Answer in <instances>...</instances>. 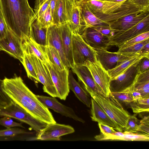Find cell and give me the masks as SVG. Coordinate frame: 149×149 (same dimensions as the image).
Segmentation results:
<instances>
[{
	"label": "cell",
	"mask_w": 149,
	"mask_h": 149,
	"mask_svg": "<svg viewBox=\"0 0 149 149\" xmlns=\"http://www.w3.org/2000/svg\"><path fill=\"white\" fill-rule=\"evenodd\" d=\"M4 91L14 102L36 119L47 124L56 123L48 108L27 86L20 76L3 80Z\"/></svg>",
	"instance_id": "1"
},
{
	"label": "cell",
	"mask_w": 149,
	"mask_h": 149,
	"mask_svg": "<svg viewBox=\"0 0 149 149\" xmlns=\"http://www.w3.org/2000/svg\"><path fill=\"white\" fill-rule=\"evenodd\" d=\"M0 7L8 29L22 41L28 39L35 15L28 0H0Z\"/></svg>",
	"instance_id": "2"
},
{
	"label": "cell",
	"mask_w": 149,
	"mask_h": 149,
	"mask_svg": "<svg viewBox=\"0 0 149 149\" xmlns=\"http://www.w3.org/2000/svg\"><path fill=\"white\" fill-rule=\"evenodd\" d=\"M84 2L97 18L107 23L130 14L149 11V0H125L120 2L86 0Z\"/></svg>",
	"instance_id": "3"
},
{
	"label": "cell",
	"mask_w": 149,
	"mask_h": 149,
	"mask_svg": "<svg viewBox=\"0 0 149 149\" xmlns=\"http://www.w3.org/2000/svg\"><path fill=\"white\" fill-rule=\"evenodd\" d=\"M87 92L115 123L117 130L122 132L130 115L121 103L111 93L106 97L92 91Z\"/></svg>",
	"instance_id": "4"
},
{
	"label": "cell",
	"mask_w": 149,
	"mask_h": 149,
	"mask_svg": "<svg viewBox=\"0 0 149 149\" xmlns=\"http://www.w3.org/2000/svg\"><path fill=\"white\" fill-rule=\"evenodd\" d=\"M5 116L24 123L30 126L31 129L38 132L47 124L35 118L14 102L5 108H0V117Z\"/></svg>",
	"instance_id": "5"
},
{
	"label": "cell",
	"mask_w": 149,
	"mask_h": 149,
	"mask_svg": "<svg viewBox=\"0 0 149 149\" xmlns=\"http://www.w3.org/2000/svg\"><path fill=\"white\" fill-rule=\"evenodd\" d=\"M72 40L74 64L83 65L87 60L93 62L97 61L95 50L84 41L81 35L72 32Z\"/></svg>",
	"instance_id": "6"
},
{
	"label": "cell",
	"mask_w": 149,
	"mask_h": 149,
	"mask_svg": "<svg viewBox=\"0 0 149 149\" xmlns=\"http://www.w3.org/2000/svg\"><path fill=\"white\" fill-rule=\"evenodd\" d=\"M25 54L33 65L38 81L43 85L44 92L51 97L59 98L58 93L45 64L34 55Z\"/></svg>",
	"instance_id": "7"
},
{
	"label": "cell",
	"mask_w": 149,
	"mask_h": 149,
	"mask_svg": "<svg viewBox=\"0 0 149 149\" xmlns=\"http://www.w3.org/2000/svg\"><path fill=\"white\" fill-rule=\"evenodd\" d=\"M51 78L59 95V98L65 100L70 92L68 84L69 69L66 68L63 70L59 69L47 59L45 63Z\"/></svg>",
	"instance_id": "8"
},
{
	"label": "cell",
	"mask_w": 149,
	"mask_h": 149,
	"mask_svg": "<svg viewBox=\"0 0 149 149\" xmlns=\"http://www.w3.org/2000/svg\"><path fill=\"white\" fill-rule=\"evenodd\" d=\"M148 31H149V15L128 29L115 33L110 38V45L118 47L125 41Z\"/></svg>",
	"instance_id": "9"
},
{
	"label": "cell",
	"mask_w": 149,
	"mask_h": 149,
	"mask_svg": "<svg viewBox=\"0 0 149 149\" xmlns=\"http://www.w3.org/2000/svg\"><path fill=\"white\" fill-rule=\"evenodd\" d=\"M82 65L87 67L95 81L104 93L107 96L109 95L111 93L110 89L111 79L107 70L98 61L93 62L87 60Z\"/></svg>",
	"instance_id": "10"
},
{
	"label": "cell",
	"mask_w": 149,
	"mask_h": 149,
	"mask_svg": "<svg viewBox=\"0 0 149 149\" xmlns=\"http://www.w3.org/2000/svg\"><path fill=\"white\" fill-rule=\"evenodd\" d=\"M22 40L9 29L6 35L0 39V50L3 51L21 63L24 56Z\"/></svg>",
	"instance_id": "11"
},
{
	"label": "cell",
	"mask_w": 149,
	"mask_h": 149,
	"mask_svg": "<svg viewBox=\"0 0 149 149\" xmlns=\"http://www.w3.org/2000/svg\"><path fill=\"white\" fill-rule=\"evenodd\" d=\"M139 62L131 65L117 78L110 81L111 92L122 91L133 85L138 74Z\"/></svg>",
	"instance_id": "12"
},
{
	"label": "cell",
	"mask_w": 149,
	"mask_h": 149,
	"mask_svg": "<svg viewBox=\"0 0 149 149\" xmlns=\"http://www.w3.org/2000/svg\"><path fill=\"white\" fill-rule=\"evenodd\" d=\"M74 132L72 126L57 123L47 124L38 132L36 137L37 140H60L61 136Z\"/></svg>",
	"instance_id": "13"
},
{
	"label": "cell",
	"mask_w": 149,
	"mask_h": 149,
	"mask_svg": "<svg viewBox=\"0 0 149 149\" xmlns=\"http://www.w3.org/2000/svg\"><path fill=\"white\" fill-rule=\"evenodd\" d=\"M71 69L77 75L79 84L87 92L91 90L104 97L107 96L95 81L87 67L82 65L74 64Z\"/></svg>",
	"instance_id": "14"
},
{
	"label": "cell",
	"mask_w": 149,
	"mask_h": 149,
	"mask_svg": "<svg viewBox=\"0 0 149 149\" xmlns=\"http://www.w3.org/2000/svg\"><path fill=\"white\" fill-rule=\"evenodd\" d=\"M81 35L95 51L107 50L110 46V39L92 27L86 28Z\"/></svg>",
	"instance_id": "15"
},
{
	"label": "cell",
	"mask_w": 149,
	"mask_h": 149,
	"mask_svg": "<svg viewBox=\"0 0 149 149\" xmlns=\"http://www.w3.org/2000/svg\"><path fill=\"white\" fill-rule=\"evenodd\" d=\"M36 96L47 108L51 109L63 116L72 118L76 121L83 123H85L84 120L76 114L73 109L63 104L55 97L38 95H36Z\"/></svg>",
	"instance_id": "16"
},
{
	"label": "cell",
	"mask_w": 149,
	"mask_h": 149,
	"mask_svg": "<svg viewBox=\"0 0 149 149\" xmlns=\"http://www.w3.org/2000/svg\"><path fill=\"white\" fill-rule=\"evenodd\" d=\"M74 4L71 0H57L52 17L53 24L59 26L68 22Z\"/></svg>",
	"instance_id": "17"
},
{
	"label": "cell",
	"mask_w": 149,
	"mask_h": 149,
	"mask_svg": "<svg viewBox=\"0 0 149 149\" xmlns=\"http://www.w3.org/2000/svg\"><path fill=\"white\" fill-rule=\"evenodd\" d=\"M148 15L149 11L134 13L108 22V24L118 32H122L135 25Z\"/></svg>",
	"instance_id": "18"
},
{
	"label": "cell",
	"mask_w": 149,
	"mask_h": 149,
	"mask_svg": "<svg viewBox=\"0 0 149 149\" xmlns=\"http://www.w3.org/2000/svg\"><path fill=\"white\" fill-rule=\"evenodd\" d=\"M95 51L97 60L107 70L113 68L133 56H125L116 52H109L107 50Z\"/></svg>",
	"instance_id": "19"
},
{
	"label": "cell",
	"mask_w": 149,
	"mask_h": 149,
	"mask_svg": "<svg viewBox=\"0 0 149 149\" xmlns=\"http://www.w3.org/2000/svg\"><path fill=\"white\" fill-rule=\"evenodd\" d=\"M64 54L70 68L74 65L72 49V32L67 22L59 26Z\"/></svg>",
	"instance_id": "20"
},
{
	"label": "cell",
	"mask_w": 149,
	"mask_h": 149,
	"mask_svg": "<svg viewBox=\"0 0 149 149\" xmlns=\"http://www.w3.org/2000/svg\"><path fill=\"white\" fill-rule=\"evenodd\" d=\"M54 47L58 52L65 67L70 68L65 58L63 47L59 26L52 24L48 28L47 45Z\"/></svg>",
	"instance_id": "21"
},
{
	"label": "cell",
	"mask_w": 149,
	"mask_h": 149,
	"mask_svg": "<svg viewBox=\"0 0 149 149\" xmlns=\"http://www.w3.org/2000/svg\"><path fill=\"white\" fill-rule=\"evenodd\" d=\"M48 28L44 27L35 15L30 26L29 37L38 45L46 47L47 45Z\"/></svg>",
	"instance_id": "22"
},
{
	"label": "cell",
	"mask_w": 149,
	"mask_h": 149,
	"mask_svg": "<svg viewBox=\"0 0 149 149\" xmlns=\"http://www.w3.org/2000/svg\"><path fill=\"white\" fill-rule=\"evenodd\" d=\"M74 5L78 7L85 28L94 26L109 24L97 18L89 9L86 4L82 2Z\"/></svg>",
	"instance_id": "23"
},
{
	"label": "cell",
	"mask_w": 149,
	"mask_h": 149,
	"mask_svg": "<svg viewBox=\"0 0 149 149\" xmlns=\"http://www.w3.org/2000/svg\"><path fill=\"white\" fill-rule=\"evenodd\" d=\"M91 117L92 120L98 123L107 125L117 130V127L115 123L102 108L93 98H91Z\"/></svg>",
	"instance_id": "24"
},
{
	"label": "cell",
	"mask_w": 149,
	"mask_h": 149,
	"mask_svg": "<svg viewBox=\"0 0 149 149\" xmlns=\"http://www.w3.org/2000/svg\"><path fill=\"white\" fill-rule=\"evenodd\" d=\"M45 47L38 45L30 37L22 42L24 53L34 55L44 64L48 58L45 51Z\"/></svg>",
	"instance_id": "25"
},
{
	"label": "cell",
	"mask_w": 149,
	"mask_h": 149,
	"mask_svg": "<svg viewBox=\"0 0 149 149\" xmlns=\"http://www.w3.org/2000/svg\"><path fill=\"white\" fill-rule=\"evenodd\" d=\"M68 84L70 90L74 93L76 97L88 107H90L91 101L88 94L76 80L71 70H69Z\"/></svg>",
	"instance_id": "26"
},
{
	"label": "cell",
	"mask_w": 149,
	"mask_h": 149,
	"mask_svg": "<svg viewBox=\"0 0 149 149\" xmlns=\"http://www.w3.org/2000/svg\"><path fill=\"white\" fill-rule=\"evenodd\" d=\"M145 57H149V54L135 55L122 62L113 68L107 70L111 80L117 78L131 65L139 62L141 59Z\"/></svg>",
	"instance_id": "27"
},
{
	"label": "cell",
	"mask_w": 149,
	"mask_h": 149,
	"mask_svg": "<svg viewBox=\"0 0 149 149\" xmlns=\"http://www.w3.org/2000/svg\"><path fill=\"white\" fill-rule=\"evenodd\" d=\"M67 23L71 31L74 33H78L81 35L85 29V25L82 19L79 9L74 4L71 19Z\"/></svg>",
	"instance_id": "28"
},
{
	"label": "cell",
	"mask_w": 149,
	"mask_h": 149,
	"mask_svg": "<svg viewBox=\"0 0 149 149\" xmlns=\"http://www.w3.org/2000/svg\"><path fill=\"white\" fill-rule=\"evenodd\" d=\"M45 51L48 60L61 70L65 68L58 51L49 45L46 46Z\"/></svg>",
	"instance_id": "29"
},
{
	"label": "cell",
	"mask_w": 149,
	"mask_h": 149,
	"mask_svg": "<svg viewBox=\"0 0 149 149\" xmlns=\"http://www.w3.org/2000/svg\"><path fill=\"white\" fill-rule=\"evenodd\" d=\"M149 42V39L121 49H119L117 53L127 56H132L139 54V52L146 44Z\"/></svg>",
	"instance_id": "30"
},
{
	"label": "cell",
	"mask_w": 149,
	"mask_h": 149,
	"mask_svg": "<svg viewBox=\"0 0 149 149\" xmlns=\"http://www.w3.org/2000/svg\"><path fill=\"white\" fill-rule=\"evenodd\" d=\"M114 96L121 103L130 107L134 101L127 88L119 92H111Z\"/></svg>",
	"instance_id": "31"
},
{
	"label": "cell",
	"mask_w": 149,
	"mask_h": 149,
	"mask_svg": "<svg viewBox=\"0 0 149 149\" xmlns=\"http://www.w3.org/2000/svg\"><path fill=\"white\" fill-rule=\"evenodd\" d=\"M149 98H141L136 101H134L130 107L133 112L138 113L142 112L149 111Z\"/></svg>",
	"instance_id": "32"
},
{
	"label": "cell",
	"mask_w": 149,
	"mask_h": 149,
	"mask_svg": "<svg viewBox=\"0 0 149 149\" xmlns=\"http://www.w3.org/2000/svg\"><path fill=\"white\" fill-rule=\"evenodd\" d=\"M132 87L141 93L142 98H149V81H134Z\"/></svg>",
	"instance_id": "33"
},
{
	"label": "cell",
	"mask_w": 149,
	"mask_h": 149,
	"mask_svg": "<svg viewBox=\"0 0 149 149\" xmlns=\"http://www.w3.org/2000/svg\"><path fill=\"white\" fill-rule=\"evenodd\" d=\"M21 63L25 69L28 78L38 81V77L33 65L24 53Z\"/></svg>",
	"instance_id": "34"
},
{
	"label": "cell",
	"mask_w": 149,
	"mask_h": 149,
	"mask_svg": "<svg viewBox=\"0 0 149 149\" xmlns=\"http://www.w3.org/2000/svg\"><path fill=\"white\" fill-rule=\"evenodd\" d=\"M149 39V31L141 33L123 43L118 47L121 49Z\"/></svg>",
	"instance_id": "35"
},
{
	"label": "cell",
	"mask_w": 149,
	"mask_h": 149,
	"mask_svg": "<svg viewBox=\"0 0 149 149\" xmlns=\"http://www.w3.org/2000/svg\"><path fill=\"white\" fill-rule=\"evenodd\" d=\"M125 135L124 132L118 131L112 134H100L96 136L95 138L98 141L119 140L123 141V137Z\"/></svg>",
	"instance_id": "36"
},
{
	"label": "cell",
	"mask_w": 149,
	"mask_h": 149,
	"mask_svg": "<svg viewBox=\"0 0 149 149\" xmlns=\"http://www.w3.org/2000/svg\"><path fill=\"white\" fill-rule=\"evenodd\" d=\"M136 115H130L127 124L124 128L125 131L134 133L137 132L140 120L136 117Z\"/></svg>",
	"instance_id": "37"
},
{
	"label": "cell",
	"mask_w": 149,
	"mask_h": 149,
	"mask_svg": "<svg viewBox=\"0 0 149 149\" xmlns=\"http://www.w3.org/2000/svg\"><path fill=\"white\" fill-rule=\"evenodd\" d=\"M91 27L109 39L115 33L118 32L117 31L112 28L109 24L94 26Z\"/></svg>",
	"instance_id": "38"
},
{
	"label": "cell",
	"mask_w": 149,
	"mask_h": 149,
	"mask_svg": "<svg viewBox=\"0 0 149 149\" xmlns=\"http://www.w3.org/2000/svg\"><path fill=\"white\" fill-rule=\"evenodd\" d=\"M2 82L3 80L0 79V108H4L11 105L13 101L3 90Z\"/></svg>",
	"instance_id": "39"
},
{
	"label": "cell",
	"mask_w": 149,
	"mask_h": 149,
	"mask_svg": "<svg viewBox=\"0 0 149 149\" xmlns=\"http://www.w3.org/2000/svg\"><path fill=\"white\" fill-rule=\"evenodd\" d=\"M38 19L44 27L48 28L53 24V18L49 6L43 14Z\"/></svg>",
	"instance_id": "40"
},
{
	"label": "cell",
	"mask_w": 149,
	"mask_h": 149,
	"mask_svg": "<svg viewBox=\"0 0 149 149\" xmlns=\"http://www.w3.org/2000/svg\"><path fill=\"white\" fill-rule=\"evenodd\" d=\"M28 133L25 130L18 128H6L4 130H0V137L14 136L19 134Z\"/></svg>",
	"instance_id": "41"
},
{
	"label": "cell",
	"mask_w": 149,
	"mask_h": 149,
	"mask_svg": "<svg viewBox=\"0 0 149 149\" xmlns=\"http://www.w3.org/2000/svg\"><path fill=\"white\" fill-rule=\"evenodd\" d=\"M0 125L8 129L17 127L24 128L21 123L14 122L11 117L6 116L0 118Z\"/></svg>",
	"instance_id": "42"
},
{
	"label": "cell",
	"mask_w": 149,
	"mask_h": 149,
	"mask_svg": "<svg viewBox=\"0 0 149 149\" xmlns=\"http://www.w3.org/2000/svg\"><path fill=\"white\" fill-rule=\"evenodd\" d=\"M141 132L143 133L149 135V116H145L141 120L139 125L137 132Z\"/></svg>",
	"instance_id": "43"
},
{
	"label": "cell",
	"mask_w": 149,
	"mask_h": 149,
	"mask_svg": "<svg viewBox=\"0 0 149 149\" xmlns=\"http://www.w3.org/2000/svg\"><path fill=\"white\" fill-rule=\"evenodd\" d=\"M149 57H145L141 59L138 63V73L143 72L149 69Z\"/></svg>",
	"instance_id": "44"
},
{
	"label": "cell",
	"mask_w": 149,
	"mask_h": 149,
	"mask_svg": "<svg viewBox=\"0 0 149 149\" xmlns=\"http://www.w3.org/2000/svg\"><path fill=\"white\" fill-rule=\"evenodd\" d=\"M8 30L4 19L0 7V39L6 35Z\"/></svg>",
	"instance_id": "45"
},
{
	"label": "cell",
	"mask_w": 149,
	"mask_h": 149,
	"mask_svg": "<svg viewBox=\"0 0 149 149\" xmlns=\"http://www.w3.org/2000/svg\"><path fill=\"white\" fill-rule=\"evenodd\" d=\"M98 125L101 133L102 134H112L116 132L113 127L107 125L98 123Z\"/></svg>",
	"instance_id": "46"
},
{
	"label": "cell",
	"mask_w": 149,
	"mask_h": 149,
	"mask_svg": "<svg viewBox=\"0 0 149 149\" xmlns=\"http://www.w3.org/2000/svg\"><path fill=\"white\" fill-rule=\"evenodd\" d=\"M50 0H46L40 7L37 13L35 14L38 18H40L45 13L49 6Z\"/></svg>",
	"instance_id": "47"
},
{
	"label": "cell",
	"mask_w": 149,
	"mask_h": 149,
	"mask_svg": "<svg viewBox=\"0 0 149 149\" xmlns=\"http://www.w3.org/2000/svg\"><path fill=\"white\" fill-rule=\"evenodd\" d=\"M127 88L134 101H136L142 98L141 93L138 91L134 90L132 88V86Z\"/></svg>",
	"instance_id": "48"
},
{
	"label": "cell",
	"mask_w": 149,
	"mask_h": 149,
	"mask_svg": "<svg viewBox=\"0 0 149 149\" xmlns=\"http://www.w3.org/2000/svg\"><path fill=\"white\" fill-rule=\"evenodd\" d=\"M46 0H36L34 6V10L35 14L37 12L40 7Z\"/></svg>",
	"instance_id": "49"
},
{
	"label": "cell",
	"mask_w": 149,
	"mask_h": 149,
	"mask_svg": "<svg viewBox=\"0 0 149 149\" xmlns=\"http://www.w3.org/2000/svg\"><path fill=\"white\" fill-rule=\"evenodd\" d=\"M139 54H149V42L144 45L139 52Z\"/></svg>",
	"instance_id": "50"
},
{
	"label": "cell",
	"mask_w": 149,
	"mask_h": 149,
	"mask_svg": "<svg viewBox=\"0 0 149 149\" xmlns=\"http://www.w3.org/2000/svg\"><path fill=\"white\" fill-rule=\"evenodd\" d=\"M57 0H50L49 3L51 13L52 17H53L54 11L56 4Z\"/></svg>",
	"instance_id": "51"
},
{
	"label": "cell",
	"mask_w": 149,
	"mask_h": 149,
	"mask_svg": "<svg viewBox=\"0 0 149 149\" xmlns=\"http://www.w3.org/2000/svg\"><path fill=\"white\" fill-rule=\"evenodd\" d=\"M106 1H108L111 2H120L125 1V0H104Z\"/></svg>",
	"instance_id": "52"
},
{
	"label": "cell",
	"mask_w": 149,
	"mask_h": 149,
	"mask_svg": "<svg viewBox=\"0 0 149 149\" xmlns=\"http://www.w3.org/2000/svg\"><path fill=\"white\" fill-rule=\"evenodd\" d=\"M86 0H73L74 4H75L78 3L84 2Z\"/></svg>",
	"instance_id": "53"
},
{
	"label": "cell",
	"mask_w": 149,
	"mask_h": 149,
	"mask_svg": "<svg viewBox=\"0 0 149 149\" xmlns=\"http://www.w3.org/2000/svg\"><path fill=\"white\" fill-rule=\"evenodd\" d=\"M73 3V0H71Z\"/></svg>",
	"instance_id": "54"
},
{
	"label": "cell",
	"mask_w": 149,
	"mask_h": 149,
	"mask_svg": "<svg viewBox=\"0 0 149 149\" xmlns=\"http://www.w3.org/2000/svg\"><path fill=\"white\" fill-rule=\"evenodd\" d=\"M100 0L103 1V0Z\"/></svg>",
	"instance_id": "55"
}]
</instances>
